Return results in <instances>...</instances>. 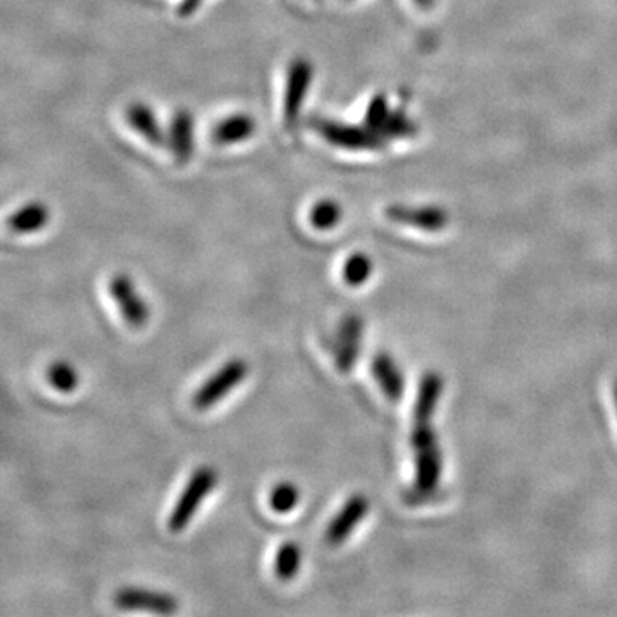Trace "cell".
I'll return each instance as SVG.
<instances>
[{
  "instance_id": "22",
  "label": "cell",
  "mask_w": 617,
  "mask_h": 617,
  "mask_svg": "<svg viewBox=\"0 0 617 617\" xmlns=\"http://www.w3.org/2000/svg\"><path fill=\"white\" fill-rule=\"evenodd\" d=\"M386 121H388V105H386V100L383 97H377L371 103L370 110H367L365 122H367L371 129H377L383 128Z\"/></svg>"
},
{
  "instance_id": "4",
  "label": "cell",
  "mask_w": 617,
  "mask_h": 617,
  "mask_svg": "<svg viewBox=\"0 0 617 617\" xmlns=\"http://www.w3.org/2000/svg\"><path fill=\"white\" fill-rule=\"evenodd\" d=\"M367 513H370V499L365 494L357 493L348 497L324 532L327 546L336 547L346 543Z\"/></svg>"
},
{
  "instance_id": "10",
  "label": "cell",
  "mask_w": 617,
  "mask_h": 617,
  "mask_svg": "<svg viewBox=\"0 0 617 617\" xmlns=\"http://www.w3.org/2000/svg\"><path fill=\"white\" fill-rule=\"evenodd\" d=\"M371 373L377 386L390 402L398 403L405 393V376L398 362L388 352H377L371 364Z\"/></svg>"
},
{
  "instance_id": "16",
  "label": "cell",
  "mask_w": 617,
  "mask_h": 617,
  "mask_svg": "<svg viewBox=\"0 0 617 617\" xmlns=\"http://www.w3.org/2000/svg\"><path fill=\"white\" fill-rule=\"evenodd\" d=\"M393 222L407 223L424 230H441L446 225V216L437 210H407L395 206L388 211Z\"/></svg>"
},
{
  "instance_id": "8",
  "label": "cell",
  "mask_w": 617,
  "mask_h": 617,
  "mask_svg": "<svg viewBox=\"0 0 617 617\" xmlns=\"http://www.w3.org/2000/svg\"><path fill=\"white\" fill-rule=\"evenodd\" d=\"M113 604L122 610H146L162 616L178 613L179 609L178 599L173 595L138 587L121 588L113 597Z\"/></svg>"
},
{
  "instance_id": "13",
  "label": "cell",
  "mask_w": 617,
  "mask_h": 617,
  "mask_svg": "<svg viewBox=\"0 0 617 617\" xmlns=\"http://www.w3.org/2000/svg\"><path fill=\"white\" fill-rule=\"evenodd\" d=\"M254 131H256V121L251 115L237 113V115H230L219 122L211 136L216 144H234L249 140L253 136Z\"/></svg>"
},
{
  "instance_id": "23",
  "label": "cell",
  "mask_w": 617,
  "mask_h": 617,
  "mask_svg": "<svg viewBox=\"0 0 617 617\" xmlns=\"http://www.w3.org/2000/svg\"><path fill=\"white\" fill-rule=\"evenodd\" d=\"M201 0H182L181 8H179V14L191 16L192 12L200 8Z\"/></svg>"
},
{
  "instance_id": "3",
  "label": "cell",
  "mask_w": 617,
  "mask_h": 617,
  "mask_svg": "<svg viewBox=\"0 0 617 617\" xmlns=\"http://www.w3.org/2000/svg\"><path fill=\"white\" fill-rule=\"evenodd\" d=\"M249 376V364L244 358H232L216 371L210 380L192 396V405L198 411H208L222 402L230 392H234L239 384Z\"/></svg>"
},
{
  "instance_id": "11",
  "label": "cell",
  "mask_w": 617,
  "mask_h": 617,
  "mask_svg": "<svg viewBox=\"0 0 617 617\" xmlns=\"http://www.w3.org/2000/svg\"><path fill=\"white\" fill-rule=\"evenodd\" d=\"M169 141L175 162H189L194 150V119L188 110H179L173 115Z\"/></svg>"
},
{
  "instance_id": "5",
  "label": "cell",
  "mask_w": 617,
  "mask_h": 617,
  "mask_svg": "<svg viewBox=\"0 0 617 617\" xmlns=\"http://www.w3.org/2000/svg\"><path fill=\"white\" fill-rule=\"evenodd\" d=\"M364 340V320L358 314H348L343 317L335 338V364L342 374L354 370L362 352Z\"/></svg>"
},
{
  "instance_id": "19",
  "label": "cell",
  "mask_w": 617,
  "mask_h": 617,
  "mask_svg": "<svg viewBox=\"0 0 617 617\" xmlns=\"http://www.w3.org/2000/svg\"><path fill=\"white\" fill-rule=\"evenodd\" d=\"M373 261L364 253L352 254L343 264V280L346 285L361 286L373 276Z\"/></svg>"
},
{
  "instance_id": "24",
  "label": "cell",
  "mask_w": 617,
  "mask_h": 617,
  "mask_svg": "<svg viewBox=\"0 0 617 617\" xmlns=\"http://www.w3.org/2000/svg\"><path fill=\"white\" fill-rule=\"evenodd\" d=\"M613 396H614V405H616V411H617V380L614 381Z\"/></svg>"
},
{
  "instance_id": "6",
  "label": "cell",
  "mask_w": 617,
  "mask_h": 617,
  "mask_svg": "<svg viewBox=\"0 0 617 617\" xmlns=\"http://www.w3.org/2000/svg\"><path fill=\"white\" fill-rule=\"evenodd\" d=\"M313 80V65L305 59L292 62L286 75L285 100H283V119L286 129H292L301 115L302 105L307 97L308 87Z\"/></svg>"
},
{
  "instance_id": "1",
  "label": "cell",
  "mask_w": 617,
  "mask_h": 617,
  "mask_svg": "<svg viewBox=\"0 0 617 617\" xmlns=\"http://www.w3.org/2000/svg\"><path fill=\"white\" fill-rule=\"evenodd\" d=\"M411 446L414 449L415 477L411 489L405 490L403 497L411 506L424 505L437 496L445 468L443 448L434 431L433 418H414Z\"/></svg>"
},
{
  "instance_id": "9",
  "label": "cell",
  "mask_w": 617,
  "mask_h": 617,
  "mask_svg": "<svg viewBox=\"0 0 617 617\" xmlns=\"http://www.w3.org/2000/svg\"><path fill=\"white\" fill-rule=\"evenodd\" d=\"M311 128L316 129L327 143L335 146L351 148V150H362V148H380L381 140L373 132L365 129L354 128V125L338 124V122L326 121V119H311Z\"/></svg>"
},
{
  "instance_id": "15",
  "label": "cell",
  "mask_w": 617,
  "mask_h": 617,
  "mask_svg": "<svg viewBox=\"0 0 617 617\" xmlns=\"http://www.w3.org/2000/svg\"><path fill=\"white\" fill-rule=\"evenodd\" d=\"M49 220L50 211L45 204L30 203L9 216L8 225L16 234H33L38 230L45 229Z\"/></svg>"
},
{
  "instance_id": "7",
  "label": "cell",
  "mask_w": 617,
  "mask_h": 617,
  "mask_svg": "<svg viewBox=\"0 0 617 617\" xmlns=\"http://www.w3.org/2000/svg\"><path fill=\"white\" fill-rule=\"evenodd\" d=\"M109 292L129 326L143 327L148 323L150 308L128 275L113 276L109 283Z\"/></svg>"
},
{
  "instance_id": "14",
  "label": "cell",
  "mask_w": 617,
  "mask_h": 617,
  "mask_svg": "<svg viewBox=\"0 0 617 617\" xmlns=\"http://www.w3.org/2000/svg\"><path fill=\"white\" fill-rule=\"evenodd\" d=\"M128 121L131 128L140 132L148 143L154 144V146H162L165 143L162 128L150 107L143 105V103H132L128 109Z\"/></svg>"
},
{
  "instance_id": "21",
  "label": "cell",
  "mask_w": 617,
  "mask_h": 617,
  "mask_svg": "<svg viewBox=\"0 0 617 617\" xmlns=\"http://www.w3.org/2000/svg\"><path fill=\"white\" fill-rule=\"evenodd\" d=\"M342 219V208L336 201L323 200L314 204L313 210L308 213V222L317 230L335 229Z\"/></svg>"
},
{
  "instance_id": "12",
  "label": "cell",
  "mask_w": 617,
  "mask_h": 617,
  "mask_svg": "<svg viewBox=\"0 0 617 617\" xmlns=\"http://www.w3.org/2000/svg\"><path fill=\"white\" fill-rule=\"evenodd\" d=\"M445 392V380L439 373L424 374L418 383L417 398L414 405V418H434L441 396Z\"/></svg>"
},
{
  "instance_id": "18",
  "label": "cell",
  "mask_w": 617,
  "mask_h": 617,
  "mask_svg": "<svg viewBox=\"0 0 617 617\" xmlns=\"http://www.w3.org/2000/svg\"><path fill=\"white\" fill-rule=\"evenodd\" d=\"M47 380L50 386L59 393H72L80 386V376L75 373L72 364L65 361H57L50 364L47 371Z\"/></svg>"
},
{
  "instance_id": "20",
  "label": "cell",
  "mask_w": 617,
  "mask_h": 617,
  "mask_svg": "<svg viewBox=\"0 0 617 617\" xmlns=\"http://www.w3.org/2000/svg\"><path fill=\"white\" fill-rule=\"evenodd\" d=\"M299 500H301V493H299L297 486L292 484V482L276 484L272 493H270V497H267L270 508L279 513V515H286V513L294 512L295 506L299 505Z\"/></svg>"
},
{
  "instance_id": "17",
  "label": "cell",
  "mask_w": 617,
  "mask_h": 617,
  "mask_svg": "<svg viewBox=\"0 0 617 617\" xmlns=\"http://www.w3.org/2000/svg\"><path fill=\"white\" fill-rule=\"evenodd\" d=\"M302 565V550L297 543H283L276 550L275 575L280 581H292Z\"/></svg>"
},
{
  "instance_id": "2",
  "label": "cell",
  "mask_w": 617,
  "mask_h": 617,
  "mask_svg": "<svg viewBox=\"0 0 617 617\" xmlns=\"http://www.w3.org/2000/svg\"><path fill=\"white\" fill-rule=\"evenodd\" d=\"M219 475L215 468L200 467L192 472L188 484L182 489L178 503L173 506L169 516V530L173 534L185 530L191 524L192 518L196 516L198 509L203 505V500L210 496L211 490L215 489Z\"/></svg>"
}]
</instances>
